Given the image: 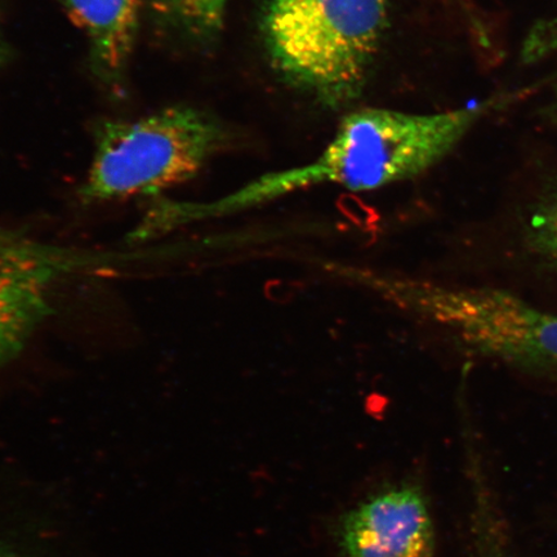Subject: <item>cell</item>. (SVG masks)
Masks as SVG:
<instances>
[{
  "label": "cell",
  "mask_w": 557,
  "mask_h": 557,
  "mask_svg": "<svg viewBox=\"0 0 557 557\" xmlns=\"http://www.w3.org/2000/svg\"><path fill=\"white\" fill-rule=\"evenodd\" d=\"M230 139L218 117L187 104L136 121H104L95 131L94 159L79 198L95 205L159 197L197 177Z\"/></svg>",
  "instance_id": "cell-4"
},
{
  "label": "cell",
  "mask_w": 557,
  "mask_h": 557,
  "mask_svg": "<svg viewBox=\"0 0 557 557\" xmlns=\"http://www.w3.org/2000/svg\"><path fill=\"white\" fill-rule=\"evenodd\" d=\"M228 0H149L156 24L193 47H208L224 30Z\"/></svg>",
  "instance_id": "cell-8"
},
{
  "label": "cell",
  "mask_w": 557,
  "mask_h": 557,
  "mask_svg": "<svg viewBox=\"0 0 557 557\" xmlns=\"http://www.w3.org/2000/svg\"><path fill=\"white\" fill-rule=\"evenodd\" d=\"M388 10L389 0H263V44L292 87L344 109L363 94Z\"/></svg>",
  "instance_id": "cell-2"
},
{
  "label": "cell",
  "mask_w": 557,
  "mask_h": 557,
  "mask_svg": "<svg viewBox=\"0 0 557 557\" xmlns=\"http://www.w3.org/2000/svg\"><path fill=\"white\" fill-rule=\"evenodd\" d=\"M331 273L451 334L484 358L557 375V313L503 289L455 287L331 263Z\"/></svg>",
  "instance_id": "cell-3"
},
{
  "label": "cell",
  "mask_w": 557,
  "mask_h": 557,
  "mask_svg": "<svg viewBox=\"0 0 557 557\" xmlns=\"http://www.w3.org/2000/svg\"><path fill=\"white\" fill-rule=\"evenodd\" d=\"M339 541L345 557H433L426 498L412 485L380 493L346 515Z\"/></svg>",
  "instance_id": "cell-6"
},
{
  "label": "cell",
  "mask_w": 557,
  "mask_h": 557,
  "mask_svg": "<svg viewBox=\"0 0 557 557\" xmlns=\"http://www.w3.org/2000/svg\"><path fill=\"white\" fill-rule=\"evenodd\" d=\"M529 240L543 259L557 268V193L543 201L532 214Z\"/></svg>",
  "instance_id": "cell-9"
},
{
  "label": "cell",
  "mask_w": 557,
  "mask_h": 557,
  "mask_svg": "<svg viewBox=\"0 0 557 557\" xmlns=\"http://www.w3.org/2000/svg\"><path fill=\"white\" fill-rule=\"evenodd\" d=\"M10 59V47L7 45L2 27H0V66L5 64Z\"/></svg>",
  "instance_id": "cell-10"
},
{
  "label": "cell",
  "mask_w": 557,
  "mask_h": 557,
  "mask_svg": "<svg viewBox=\"0 0 557 557\" xmlns=\"http://www.w3.org/2000/svg\"><path fill=\"white\" fill-rule=\"evenodd\" d=\"M0 557H11L9 554H5L2 552V549H0Z\"/></svg>",
  "instance_id": "cell-12"
},
{
  "label": "cell",
  "mask_w": 557,
  "mask_h": 557,
  "mask_svg": "<svg viewBox=\"0 0 557 557\" xmlns=\"http://www.w3.org/2000/svg\"><path fill=\"white\" fill-rule=\"evenodd\" d=\"M497 103L492 100L429 114L385 108L354 110L311 162L263 174L205 205L183 203L181 221L189 225L250 211L312 187L366 193L414 180L443 162Z\"/></svg>",
  "instance_id": "cell-1"
},
{
  "label": "cell",
  "mask_w": 557,
  "mask_h": 557,
  "mask_svg": "<svg viewBox=\"0 0 557 557\" xmlns=\"http://www.w3.org/2000/svg\"><path fill=\"white\" fill-rule=\"evenodd\" d=\"M69 275L59 247L0 228V367L15 359L51 315L54 288Z\"/></svg>",
  "instance_id": "cell-5"
},
{
  "label": "cell",
  "mask_w": 557,
  "mask_h": 557,
  "mask_svg": "<svg viewBox=\"0 0 557 557\" xmlns=\"http://www.w3.org/2000/svg\"><path fill=\"white\" fill-rule=\"evenodd\" d=\"M456 2H457L459 5L465 7V11H471V10H470V3H471V0H456Z\"/></svg>",
  "instance_id": "cell-11"
},
{
  "label": "cell",
  "mask_w": 557,
  "mask_h": 557,
  "mask_svg": "<svg viewBox=\"0 0 557 557\" xmlns=\"http://www.w3.org/2000/svg\"><path fill=\"white\" fill-rule=\"evenodd\" d=\"M85 32L90 67L103 86L123 85L145 0H55Z\"/></svg>",
  "instance_id": "cell-7"
}]
</instances>
